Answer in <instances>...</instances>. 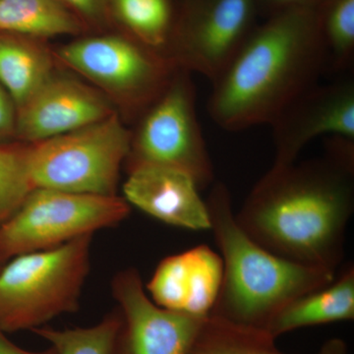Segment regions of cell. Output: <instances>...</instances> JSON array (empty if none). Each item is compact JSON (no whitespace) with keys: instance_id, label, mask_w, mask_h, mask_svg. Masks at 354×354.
I'll return each mask as SVG.
<instances>
[{"instance_id":"obj_23","label":"cell","mask_w":354,"mask_h":354,"mask_svg":"<svg viewBox=\"0 0 354 354\" xmlns=\"http://www.w3.org/2000/svg\"><path fill=\"white\" fill-rule=\"evenodd\" d=\"M79 18L88 22H102L113 0H62Z\"/></svg>"},{"instance_id":"obj_12","label":"cell","mask_w":354,"mask_h":354,"mask_svg":"<svg viewBox=\"0 0 354 354\" xmlns=\"http://www.w3.org/2000/svg\"><path fill=\"white\" fill-rule=\"evenodd\" d=\"M102 95L67 77L51 76L19 109L20 138L39 143L88 127L113 114Z\"/></svg>"},{"instance_id":"obj_2","label":"cell","mask_w":354,"mask_h":354,"mask_svg":"<svg viewBox=\"0 0 354 354\" xmlns=\"http://www.w3.org/2000/svg\"><path fill=\"white\" fill-rule=\"evenodd\" d=\"M326 70L315 6L272 14L254 28L215 80L208 102L212 120L228 131L271 124Z\"/></svg>"},{"instance_id":"obj_9","label":"cell","mask_w":354,"mask_h":354,"mask_svg":"<svg viewBox=\"0 0 354 354\" xmlns=\"http://www.w3.org/2000/svg\"><path fill=\"white\" fill-rule=\"evenodd\" d=\"M58 57L93 82L132 104L155 102L177 68L136 39L94 37L66 44Z\"/></svg>"},{"instance_id":"obj_17","label":"cell","mask_w":354,"mask_h":354,"mask_svg":"<svg viewBox=\"0 0 354 354\" xmlns=\"http://www.w3.org/2000/svg\"><path fill=\"white\" fill-rule=\"evenodd\" d=\"M53 62L41 46L0 35V83L22 108L53 76Z\"/></svg>"},{"instance_id":"obj_26","label":"cell","mask_w":354,"mask_h":354,"mask_svg":"<svg viewBox=\"0 0 354 354\" xmlns=\"http://www.w3.org/2000/svg\"><path fill=\"white\" fill-rule=\"evenodd\" d=\"M0 354H57V353L51 346L41 351H26L9 341L7 339L6 333L0 329Z\"/></svg>"},{"instance_id":"obj_16","label":"cell","mask_w":354,"mask_h":354,"mask_svg":"<svg viewBox=\"0 0 354 354\" xmlns=\"http://www.w3.org/2000/svg\"><path fill=\"white\" fill-rule=\"evenodd\" d=\"M274 339L267 330L209 315L203 321L190 354H288L277 348ZM315 354H348V348L342 339H334Z\"/></svg>"},{"instance_id":"obj_20","label":"cell","mask_w":354,"mask_h":354,"mask_svg":"<svg viewBox=\"0 0 354 354\" xmlns=\"http://www.w3.org/2000/svg\"><path fill=\"white\" fill-rule=\"evenodd\" d=\"M116 17L139 43L153 50L169 43L172 31L169 0H113Z\"/></svg>"},{"instance_id":"obj_4","label":"cell","mask_w":354,"mask_h":354,"mask_svg":"<svg viewBox=\"0 0 354 354\" xmlns=\"http://www.w3.org/2000/svg\"><path fill=\"white\" fill-rule=\"evenodd\" d=\"M93 235L16 256L0 270V329L35 330L79 308Z\"/></svg>"},{"instance_id":"obj_3","label":"cell","mask_w":354,"mask_h":354,"mask_svg":"<svg viewBox=\"0 0 354 354\" xmlns=\"http://www.w3.org/2000/svg\"><path fill=\"white\" fill-rule=\"evenodd\" d=\"M206 203L223 264L211 315L266 330L286 305L334 281L335 272L293 262L251 239L235 218L225 184L216 183Z\"/></svg>"},{"instance_id":"obj_6","label":"cell","mask_w":354,"mask_h":354,"mask_svg":"<svg viewBox=\"0 0 354 354\" xmlns=\"http://www.w3.org/2000/svg\"><path fill=\"white\" fill-rule=\"evenodd\" d=\"M124 198L35 188L20 208L0 225V261L48 250L104 228L129 215Z\"/></svg>"},{"instance_id":"obj_24","label":"cell","mask_w":354,"mask_h":354,"mask_svg":"<svg viewBox=\"0 0 354 354\" xmlns=\"http://www.w3.org/2000/svg\"><path fill=\"white\" fill-rule=\"evenodd\" d=\"M318 0H258L259 4V13H265L266 15H272L279 11L292 7L315 6Z\"/></svg>"},{"instance_id":"obj_15","label":"cell","mask_w":354,"mask_h":354,"mask_svg":"<svg viewBox=\"0 0 354 354\" xmlns=\"http://www.w3.org/2000/svg\"><path fill=\"white\" fill-rule=\"evenodd\" d=\"M353 318L354 268L348 265L329 285L286 305L270 321L265 330L277 339L291 330Z\"/></svg>"},{"instance_id":"obj_18","label":"cell","mask_w":354,"mask_h":354,"mask_svg":"<svg viewBox=\"0 0 354 354\" xmlns=\"http://www.w3.org/2000/svg\"><path fill=\"white\" fill-rule=\"evenodd\" d=\"M81 30L80 18L62 0H0V31L53 37Z\"/></svg>"},{"instance_id":"obj_19","label":"cell","mask_w":354,"mask_h":354,"mask_svg":"<svg viewBox=\"0 0 354 354\" xmlns=\"http://www.w3.org/2000/svg\"><path fill=\"white\" fill-rule=\"evenodd\" d=\"M316 11L326 70L348 69L354 57V0H318Z\"/></svg>"},{"instance_id":"obj_13","label":"cell","mask_w":354,"mask_h":354,"mask_svg":"<svg viewBox=\"0 0 354 354\" xmlns=\"http://www.w3.org/2000/svg\"><path fill=\"white\" fill-rule=\"evenodd\" d=\"M223 277L221 255L209 246L198 245L162 260L147 290L162 308L206 318L215 307Z\"/></svg>"},{"instance_id":"obj_8","label":"cell","mask_w":354,"mask_h":354,"mask_svg":"<svg viewBox=\"0 0 354 354\" xmlns=\"http://www.w3.org/2000/svg\"><path fill=\"white\" fill-rule=\"evenodd\" d=\"M258 0H185L172 29L169 59L214 81L252 32Z\"/></svg>"},{"instance_id":"obj_22","label":"cell","mask_w":354,"mask_h":354,"mask_svg":"<svg viewBox=\"0 0 354 354\" xmlns=\"http://www.w3.org/2000/svg\"><path fill=\"white\" fill-rule=\"evenodd\" d=\"M29 147H0V225L35 189L28 165Z\"/></svg>"},{"instance_id":"obj_1","label":"cell","mask_w":354,"mask_h":354,"mask_svg":"<svg viewBox=\"0 0 354 354\" xmlns=\"http://www.w3.org/2000/svg\"><path fill=\"white\" fill-rule=\"evenodd\" d=\"M353 209L354 141L335 137L326 157L272 165L235 218L271 252L335 272Z\"/></svg>"},{"instance_id":"obj_25","label":"cell","mask_w":354,"mask_h":354,"mask_svg":"<svg viewBox=\"0 0 354 354\" xmlns=\"http://www.w3.org/2000/svg\"><path fill=\"white\" fill-rule=\"evenodd\" d=\"M16 127L12 104L0 87V137L6 136Z\"/></svg>"},{"instance_id":"obj_11","label":"cell","mask_w":354,"mask_h":354,"mask_svg":"<svg viewBox=\"0 0 354 354\" xmlns=\"http://www.w3.org/2000/svg\"><path fill=\"white\" fill-rule=\"evenodd\" d=\"M272 165L295 162L305 146L324 134L354 140V84L339 81L312 86L295 97L271 123Z\"/></svg>"},{"instance_id":"obj_27","label":"cell","mask_w":354,"mask_h":354,"mask_svg":"<svg viewBox=\"0 0 354 354\" xmlns=\"http://www.w3.org/2000/svg\"><path fill=\"white\" fill-rule=\"evenodd\" d=\"M6 264V263L2 262V261H0V270H1V268L3 267V265Z\"/></svg>"},{"instance_id":"obj_5","label":"cell","mask_w":354,"mask_h":354,"mask_svg":"<svg viewBox=\"0 0 354 354\" xmlns=\"http://www.w3.org/2000/svg\"><path fill=\"white\" fill-rule=\"evenodd\" d=\"M132 136L113 113L75 131L32 144L28 165L34 188L115 196Z\"/></svg>"},{"instance_id":"obj_21","label":"cell","mask_w":354,"mask_h":354,"mask_svg":"<svg viewBox=\"0 0 354 354\" xmlns=\"http://www.w3.org/2000/svg\"><path fill=\"white\" fill-rule=\"evenodd\" d=\"M120 324V314L116 309L92 327L57 330L43 326L32 332L50 342L57 354H113Z\"/></svg>"},{"instance_id":"obj_7","label":"cell","mask_w":354,"mask_h":354,"mask_svg":"<svg viewBox=\"0 0 354 354\" xmlns=\"http://www.w3.org/2000/svg\"><path fill=\"white\" fill-rule=\"evenodd\" d=\"M190 73L177 67L144 116L136 137L131 140L130 171L158 165L185 171L198 186L213 181V165L198 122L196 93Z\"/></svg>"},{"instance_id":"obj_14","label":"cell","mask_w":354,"mask_h":354,"mask_svg":"<svg viewBox=\"0 0 354 354\" xmlns=\"http://www.w3.org/2000/svg\"><path fill=\"white\" fill-rule=\"evenodd\" d=\"M192 176L180 169L143 165L129 172L124 199L148 215L188 230H211L207 203Z\"/></svg>"},{"instance_id":"obj_10","label":"cell","mask_w":354,"mask_h":354,"mask_svg":"<svg viewBox=\"0 0 354 354\" xmlns=\"http://www.w3.org/2000/svg\"><path fill=\"white\" fill-rule=\"evenodd\" d=\"M111 286L120 314L113 354H190L207 317L158 306L146 295L134 268L115 274Z\"/></svg>"}]
</instances>
